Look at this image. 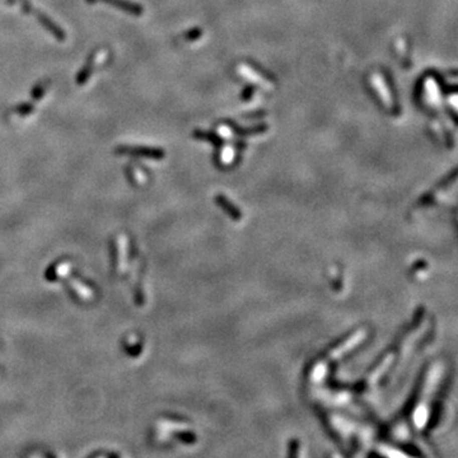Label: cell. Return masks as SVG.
I'll return each mask as SVG.
<instances>
[{"instance_id": "obj_1", "label": "cell", "mask_w": 458, "mask_h": 458, "mask_svg": "<svg viewBox=\"0 0 458 458\" xmlns=\"http://www.w3.org/2000/svg\"><path fill=\"white\" fill-rule=\"evenodd\" d=\"M118 151H122L124 154H135V156H148V157H156V150L148 148H127V146H122L118 149Z\"/></svg>"}, {"instance_id": "obj_2", "label": "cell", "mask_w": 458, "mask_h": 458, "mask_svg": "<svg viewBox=\"0 0 458 458\" xmlns=\"http://www.w3.org/2000/svg\"><path fill=\"white\" fill-rule=\"evenodd\" d=\"M104 2H107V3H110V4H113V6L118 7V8L125 9V11L130 12V13H134V14L141 13L139 7L134 6V4L126 3V2H122V0H104Z\"/></svg>"}]
</instances>
